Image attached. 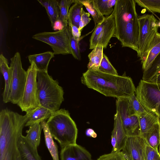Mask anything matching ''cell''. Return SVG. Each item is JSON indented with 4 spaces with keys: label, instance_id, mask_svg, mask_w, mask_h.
I'll return each mask as SVG.
<instances>
[{
    "label": "cell",
    "instance_id": "obj_32",
    "mask_svg": "<svg viewBox=\"0 0 160 160\" xmlns=\"http://www.w3.org/2000/svg\"><path fill=\"white\" fill-rule=\"evenodd\" d=\"M108 1V0H92L94 7L103 16H110L114 10L113 8L109 7Z\"/></svg>",
    "mask_w": 160,
    "mask_h": 160
},
{
    "label": "cell",
    "instance_id": "obj_14",
    "mask_svg": "<svg viewBox=\"0 0 160 160\" xmlns=\"http://www.w3.org/2000/svg\"><path fill=\"white\" fill-rule=\"evenodd\" d=\"M128 137L124 131L120 116L116 112L114 115V128L111 135V142L112 147L111 152L121 151Z\"/></svg>",
    "mask_w": 160,
    "mask_h": 160
},
{
    "label": "cell",
    "instance_id": "obj_42",
    "mask_svg": "<svg viewBox=\"0 0 160 160\" xmlns=\"http://www.w3.org/2000/svg\"><path fill=\"white\" fill-rule=\"evenodd\" d=\"M86 135L88 137L95 138L97 137V134L94 130L92 128H88L86 131Z\"/></svg>",
    "mask_w": 160,
    "mask_h": 160
},
{
    "label": "cell",
    "instance_id": "obj_25",
    "mask_svg": "<svg viewBox=\"0 0 160 160\" xmlns=\"http://www.w3.org/2000/svg\"><path fill=\"white\" fill-rule=\"evenodd\" d=\"M103 46L97 45L88 55L89 62L87 65L88 70H98L103 56Z\"/></svg>",
    "mask_w": 160,
    "mask_h": 160
},
{
    "label": "cell",
    "instance_id": "obj_10",
    "mask_svg": "<svg viewBox=\"0 0 160 160\" xmlns=\"http://www.w3.org/2000/svg\"><path fill=\"white\" fill-rule=\"evenodd\" d=\"M10 67L12 76L10 102L17 104L22 98L27 79V72L22 68L19 52L11 58Z\"/></svg>",
    "mask_w": 160,
    "mask_h": 160
},
{
    "label": "cell",
    "instance_id": "obj_44",
    "mask_svg": "<svg viewBox=\"0 0 160 160\" xmlns=\"http://www.w3.org/2000/svg\"><path fill=\"white\" fill-rule=\"evenodd\" d=\"M17 160H22L20 156L19 152L17 158Z\"/></svg>",
    "mask_w": 160,
    "mask_h": 160
},
{
    "label": "cell",
    "instance_id": "obj_34",
    "mask_svg": "<svg viewBox=\"0 0 160 160\" xmlns=\"http://www.w3.org/2000/svg\"><path fill=\"white\" fill-rule=\"evenodd\" d=\"M160 66V53L154 60L150 68L146 71L143 72L142 80L148 81L152 77L156 69Z\"/></svg>",
    "mask_w": 160,
    "mask_h": 160
},
{
    "label": "cell",
    "instance_id": "obj_30",
    "mask_svg": "<svg viewBox=\"0 0 160 160\" xmlns=\"http://www.w3.org/2000/svg\"><path fill=\"white\" fill-rule=\"evenodd\" d=\"M128 99L130 109L134 114L139 117L147 112V111L138 101L135 93Z\"/></svg>",
    "mask_w": 160,
    "mask_h": 160
},
{
    "label": "cell",
    "instance_id": "obj_23",
    "mask_svg": "<svg viewBox=\"0 0 160 160\" xmlns=\"http://www.w3.org/2000/svg\"><path fill=\"white\" fill-rule=\"evenodd\" d=\"M39 2L46 9L52 26L54 22L59 19L60 10L59 5V0H38Z\"/></svg>",
    "mask_w": 160,
    "mask_h": 160
},
{
    "label": "cell",
    "instance_id": "obj_43",
    "mask_svg": "<svg viewBox=\"0 0 160 160\" xmlns=\"http://www.w3.org/2000/svg\"><path fill=\"white\" fill-rule=\"evenodd\" d=\"M117 0H108V4L109 7L110 8H112L113 6H114L116 4Z\"/></svg>",
    "mask_w": 160,
    "mask_h": 160
},
{
    "label": "cell",
    "instance_id": "obj_13",
    "mask_svg": "<svg viewBox=\"0 0 160 160\" xmlns=\"http://www.w3.org/2000/svg\"><path fill=\"white\" fill-rule=\"evenodd\" d=\"M146 145L140 135L128 137L121 151L128 160H144Z\"/></svg>",
    "mask_w": 160,
    "mask_h": 160
},
{
    "label": "cell",
    "instance_id": "obj_22",
    "mask_svg": "<svg viewBox=\"0 0 160 160\" xmlns=\"http://www.w3.org/2000/svg\"><path fill=\"white\" fill-rule=\"evenodd\" d=\"M26 131L27 134L24 138L27 142L34 148L37 149L41 140V135L42 129L41 123H36L28 127Z\"/></svg>",
    "mask_w": 160,
    "mask_h": 160
},
{
    "label": "cell",
    "instance_id": "obj_3",
    "mask_svg": "<svg viewBox=\"0 0 160 160\" xmlns=\"http://www.w3.org/2000/svg\"><path fill=\"white\" fill-rule=\"evenodd\" d=\"M28 120L22 115L8 109L0 112V160H17L18 139Z\"/></svg>",
    "mask_w": 160,
    "mask_h": 160
},
{
    "label": "cell",
    "instance_id": "obj_35",
    "mask_svg": "<svg viewBox=\"0 0 160 160\" xmlns=\"http://www.w3.org/2000/svg\"><path fill=\"white\" fill-rule=\"evenodd\" d=\"M96 160H128L122 151L111 152L101 155Z\"/></svg>",
    "mask_w": 160,
    "mask_h": 160
},
{
    "label": "cell",
    "instance_id": "obj_38",
    "mask_svg": "<svg viewBox=\"0 0 160 160\" xmlns=\"http://www.w3.org/2000/svg\"><path fill=\"white\" fill-rule=\"evenodd\" d=\"M90 14L85 12L82 8V10L81 19L79 23V30L81 32L82 28L90 22L91 18H90Z\"/></svg>",
    "mask_w": 160,
    "mask_h": 160
},
{
    "label": "cell",
    "instance_id": "obj_6",
    "mask_svg": "<svg viewBox=\"0 0 160 160\" xmlns=\"http://www.w3.org/2000/svg\"><path fill=\"white\" fill-rule=\"evenodd\" d=\"M135 93L144 108L156 113L160 118V83L141 80Z\"/></svg>",
    "mask_w": 160,
    "mask_h": 160
},
{
    "label": "cell",
    "instance_id": "obj_28",
    "mask_svg": "<svg viewBox=\"0 0 160 160\" xmlns=\"http://www.w3.org/2000/svg\"><path fill=\"white\" fill-rule=\"evenodd\" d=\"M78 0L83 4L88 12L91 15L94 22V27L103 21L105 17L103 16L94 7L92 0Z\"/></svg>",
    "mask_w": 160,
    "mask_h": 160
},
{
    "label": "cell",
    "instance_id": "obj_15",
    "mask_svg": "<svg viewBox=\"0 0 160 160\" xmlns=\"http://www.w3.org/2000/svg\"><path fill=\"white\" fill-rule=\"evenodd\" d=\"M60 156L61 160H93L89 152L77 144L61 148Z\"/></svg>",
    "mask_w": 160,
    "mask_h": 160
},
{
    "label": "cell",
    "instance_id": "obj_1",
    "mask_svg": "<svg viewBox=\"0 0 160 160\" xmlns=\"http://www.w3.org/2000/svg\"><path fill=\"white\" fill-rule=\"evenodd\" d=\"M82 84L106 97L118 98H130L136 91L132 78L126 75H115L98 70H87L81 77Z\"/></svg>",
    "mask_w": 160,
    "mask_h": 160
},
{
    "label": "cell",
    "instance_id": "obj_40",
    "mask_svg": "<svg viewBox=\"0 0 160 160\" xmlns=\"http://www.w3.org/2000/svg\"><path fill=\"white\" fill-rule=\"evenodd\" d=\"M66 25L62 21L58 19L56 21L52 26L53 29L55 31H60L63 30Z\"/></svg>",
    "mask_w": 160,
    "mask_h": 160
},
{
    "label": "cell",
    "instance_id": "obj_26",
    "mask_svg": "<svg viewBox=\"0 0 160 160\" xmlns=\"http://www.w3.org/2000/svg\"><path fill=\"white\" fill-rule=\"evenodd\" d=\"M83 5L78 0L70 7L69 10L68 23H70L78 28L81 19L82 10Z\"/></svg>",
    "mask_w": 160,
    "mask_h": 160
},
{
    "label": "cell",
    "instance_id": "obj_37",
    "mask_svg": "<svg viewBox=\"0 0 160 160\" xmlns=\"http://www.w3.org/2000/svg\"><path fill=\"white\" fill-rule=\"evenodd\" d=\"M70 43L72 56L75 59L80 60L81 56L78 43L76 38L72 36V31L70 34Z\"/></svg>",
    "mask_w": 160,
    "mask_h": 160
},
{
    "label": "cell",
    "instance_id": "obj_24",
    "mask_svg": "<svg viewBox=\"0 0 160 160\" xmlns=\"http://www.w3.org/2000/svg\"><path fill=\"white\" fill-rule=\"evenodd\" d=\"M41 123L44 133L45 144L52 160H59L58 147L51 135L47 122H43Z\"/></svg>",
    "mask_w": 160,
    "mask_h": 160
},
{
    "label": "cell",
    "instance_id": "obj_31",
    "mask_svg": "<svg viewBox=\"0 0 160 160\" xmlns=\"http://www.w3.org/2000/svg\"><path fill=\"white\" fill-rule=\"evenodd\" d=\"M141 7L149 12L160 13V0H134Z\"/></svg>",
    "mask_w": 160,
    "mask_h": 160
},
{
    "label": "cell",
    "instance_id": "obj_2",
    "mask_svg": "<svg viewBox=\"0 0 160 160\" xmlns=\"http://www.w3.org/2000/svg\"><path fill=\"white\" fill-rule=\"evenodd\" d=\"M134 0H117L113 12L115 22V37L122 47L139 52L138 16Z\"/></svg>",
    "mask_w": 160,
    "mask_h": 160
},
{
    "label": "cell",
    "instance_id": "obj_39",
    "mask_svg": "<svg viewBox=\"0 0 160 160\" xmlns=\"http://www.w3.org/2000/svg\"><path fill=\"white\" fill-rule=\"evenodd\" d=\"M68 25L71 28L72 36L76 38L77 42L79 43L81 32H80L79 31L78 28V27L72 24L71 23H68Z\"/></svg>",
    "mask_w": 160,
    "mask_h": 160
},
{
    "label": "cell",
    "instance_id": "obj_36",
    "mask_svg": "<svg viewBox=\"0 0 160 160\" xmlns=\"http://www.w3.org/2000/svg\"><path fill=\"white\" fill-rule=\"evenodd\" d=\"M144 160H160V153L156 150L146 145Z\"/></svg>",
    "mask_w": 160,
    "mask_h": 160
},
{
    "label": "cell",
    "instance_id": "obj_16",
    "mask_svg": "<svg viewBox=\"0 0 160 160\" xmlns=\"http://www.w3.org/2000/svg\"><path fill=\"white\" fill-rule=\"evenodd\" d=\"M0 70L3 76L5 87L2 93V100L5 103L10 102L12 71L8 65V59L2 54L0 55Z\"/></svg>",
    "mask_w": 160,
    "mask_h": 160
},
{
    "label": "cell",
    "instance_id": "obj_29",
    "mask_svg": "<svg viewBox=\"0 0 160 160\" xmlns=\"http://www.w3.org/2000/svg\"><path fill=\"white\" fill-rule=\"evenodd\" d=\"M76 0H61L59 1L60 10L59 19L66 25H68V20L69 8L70 5L74 3Z\"/></svg>",
    "mask_w": 160,
    "mask_h": 160
},
{
    "label": "cell",
    "instance_id": "obj_19",
    "mask_svg": "<svg viewBox=\"0 0 160 160\" xmlns=\"http://www.w3.org/2000/svg\"><path fill=\"white\" fill-rule=\"evenodd\" d=\"M18 146L20 155L22 160H42L38 149L31 146L22 134L18 139Z\"/></svg>",
    "mask_w": 160,
    "mask_h": 160
},
{
    "label": "cell",
    "instance_id": "obj_21",
    "mask_svg": "<svg viewBox=\"0 0 160 160\" xmlns=\"http://www.w3.org/2000/svg\"><path fill=\"white\" fill-rule=\"evenodd\" d=\"M53 52L47 51L39 54L30 55L28 56L31 64L34 63L37 70L48 71L49 62L54 57Z\"/></svg>",
    "mask_w": 160,
    "mask_h": 160
},
{
    "label": "cell",
    "instance_id": "obj_9",
    "mask_svg": "<svg viewBox=\"0 0 160 160\" xmlns=\"http://www.w3.org/2000/svg\"><path fill=\"white\" fill-rule=\"evenodd\" d=\"M37 71L34 63H31L26 71L27 79L22 98L17 104L26 114L40 106L38 96Z\"/></svg>",
    "mask_w": 160,
    "mask_h": 160
},
{
    "label": "cell",
    "instance_id": "obj_12",
    "mask_svg": "<svg viewBox=\"0 0 160 160\" xmlns=\"http://www.w3.org/2000/svg\"><path fill=\"white\" fill-rule=\"evenodd\" d=\"M116 105V112L120 116L124 131L128 137L140 135L138 117L132 112L128 98L117 99Z\"/></svg>",
    "mask_w": 160,
    "mask_h": 160
},
{
    "label": "cell",
    "instance_id": "obj_20",
    "mask_svg": "<svg viewBox=\"0 0 160 160\" xmlns=\"http://www.w3.org/2000/svg\"><path fill=\"white\" fill-rule=\"evenodd\" d=\"M53 113L48 108L39 106L30 113L26 114L28 117V120L25 126L29 127L36 123H41L46 121Z\"/></svg>",
    "mask_w": 160,
    "mask_h": 160
},
{
    "label": "cell",
    "instance_id": "obj_33",
    "mask_svg": "<svg viewBox=\"0 0 160 160\" xmlns=\"http://www.w3.org/2000/svg\"><path fill=\"white\" fill-rule=\"evenodd\" d=\"M98 71L102 72L112 75H118L117 71L112 65L108 58L104 53Z\"/></svg>",
    "mask_w": 160,
    "mask_h": 160
},
{
    "label": "cell",
    "instance_id": "obj_45",
    "mask_svg": "<svg viewBox=\"0 0 160 160\" xmlns=\"http://www.w3.org/2000/svg\"><path fill=\"white\" fill-rule=\"evenodd\" d=\"M159 125L160 130V118H159Z\"/></svg>",
    "mask_w": 160,
    "mask_h": 160
},
{
    "label": "cell",
    "instance_id": "obj_17",
    "mask_svg": "<svg viewBox=\"0 0 160 160\" xmlns=\"http://www.w3.org/2000/svg\"><path fill=\"white\" fill-rule=\"evenodd\" d=\"M160 53V33L158 32L143 59L141 61L143 72L146 71L150 68Z\"/></svg>",
    "mask_w": 160,
    "mask_h": 160
},
{
    "label": "cell",
    "instance_id": "obj_18",
    "mask_svg": "<svg viewBox=\"0 0 160 160\" xmlns=\"http://www.w3.org/2000/svg\"><path fill=\"white\" fill-rule=\"evenodd\" d=\"M138 117L140 130V135L144 139L154 126L159 123V118L156 113L150 111H147L146 113Z\"/></svg>",
    "mask_w": 160,
    "mask_h": 160
},
{
    "label": "cell",
    "instance_id": "obj_27",
    "mask_svg": "<svg viewBox=\"0 0 160 160\" xmlns=\"http://www.w3.org/2000/svg\"><path fill=\"white\" fill-rule=\"evenodd\" d=\"M144 139L147 145L158 150V147L160 144V130L159 123L154 126L147 134Z\"/></svg>",
    "mask_w": 160,
    "mask_h": 160
},
{
    "label": "cell",
    "instance_id": "obj_41",
    "mask_svg": "<svg viewBox=\"0 0 160 160\" xmlns=\"http://www.w3.org/2000/svg\"><path fill=\"white\" fill-rule=\"evenodd\" d=\"M148 81L153 82L160 83V66L156 68L152 76Z\"/></svg>",
    "mask_w": 160,
    "mask_h": 160
},
{
    "label": "cell",
    "instance_id": "obj_5",
    "mask_svg": "<svg viewBox=\"0 0 160 160\" xmlns=\"http://www.w3.org/2000/svg\"><path fill=\"white\" fill-rule=\"evenodd\" d=\"M37 80L39 105L53 112L59 110L64 99L63 90L58 82L46 71L38 70Z\"/></svg>",
    "mask_w": 160,
    "mask_h": 160
},
{
    "label": "cell",
    "instance_id": "obj_8",
    "mask_svg": "<svg viewBox=\"0 0 160 160\" xmlns=\"http://www.w3.org/2000/svg\"><path fill=\"white\" fill-rule=\"evenodd\" d=\"M71 31V28L68 25L61 31L39 32L33 35L32 38L49 45L54 55L72 54L70 43Z\"/></svg>",
    "mask_w": 160,
    "mask_h": 160
},
{
    "label": "cell",
    "instance_id": "obj_4",
    "mask_svg": "<svg viewBox=\"0 0 160 160\" xmlns=\"http://www.w3.org/2000/svg\"><path fill=\"white\" fill-rule=\"evenodd\" d=\"M47 123L51 135L61 148L77 144L78 130L68 110L61 109L53 112Z\"/></svg>",
    "mask_w": 160,
    "mask_h": 160
},
{
    "label": "cell",
    "instance_id": "obj_11",
    "mask_svg": "<svg viewBox=\"0 0 160 160\" xmlns=\"http://www.w3.org/2000/svg\"><path fill=\"white\" fill-rule=\"evenodd\" d=\"M115 29L112 12L110 16H105L103 21L94 27L89 40V48L93 49L97 45H102L106 48L111 38L115 37Z\"/></svg>",
    "mask_w": 160,
    "mask_h": 160
},
{
    "label": "cell",
    "instance_id": "obj_7",
    "mask_svg": "<svg viewBox=\"0 0 160 160\" xmlns=\"http://www.w3.org/2000/svg\"><path fill=\"white\" fill-rule=\"evenodd\" d=\"M139 33L138 57L143 59L158 32L159 22L152 14H145L138 16Z\"/></svg>",
    "mask_w": 160,
    "mask_h": 160
}]
</instances>
